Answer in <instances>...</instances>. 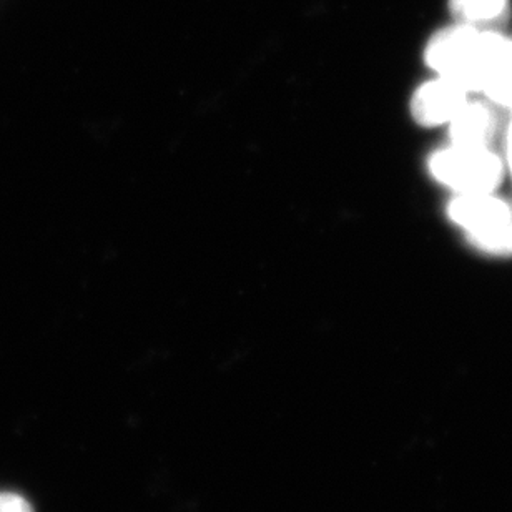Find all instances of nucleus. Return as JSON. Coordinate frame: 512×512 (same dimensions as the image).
I'll list each match as a JSON object with an SVG mask.
<instances>
[{
  "label": "nucleus",
  "mask_w": 512,
  "mask_h": 512,
  "mask_svg": "<svg viewBox=\"0 0 512 512\" xmlns=\"http://www.w3.org/2000/svg\"><path fill=\"white\" fill-rule=\"evenodd\" d=\"M506 172H509L512 178V148H506Z\"/></svg>",
  "instance_id": "nucleus-8"
},
{
  "label": "nucleus",
  "mask_w": 512,
  "mask_h": 512,
  "mask_svg": "<svg viewBox=\"0 0 512 512\" xmlns=\"http://www.w3.org/2000/svg\"><path fill=\"white\" fill-rule=\"evenodd\" d=\"M509 45H511V55H512V39H509Z\"/></svg>",
  "instance_id": "nucleus-9"
},
{
  "label": "nucleus",
  "mask_w": 512,
  "mask_h": 512,
  "mask_svg": "<svg viewBox=\"0 0 512 512\" xmlns=\"http://www.w3.org/2000/svg\"><path fill=\"white\" fill-rule=\"evenodd\" d=\"M458 24L479 30H494L509 15V0H449Z\"/></svg>",
  "instance_id": "nucleus-5"
},
{
  "label": "nucleus",
  "mask_w": 512,
  "mask_h": 512,
  "mask_svg": "<svg viewBox=\"0 0 512 512\" xmlns=\"http://www.w3.org/2000/svg\"><path fill=\"white\" fill-rule=\"evenodd\" d=\"M448 218L471 247L491 256H512V208L494 193L456 195Z\"/></svg>",
  "instance_id": "nucleus-1"
},
{
  "label": "nucleus",
  "mask_w": 512,
  "mask_h": 512,
  "mask_svg": "<svg viewBox=\"0 0 512 512\" xmlns=\"http://www.w3.org/2000/svg\"><path fill=\"white\" fill-rule=\"evenodd\" d=\"M498 115L491 104L468 99L448 124L451 145L491 148L498 135Z\"/></svg>",
  "instance_id": "nucleus-4"
},
{
  "label": "nucleus",
  "mask_w": 512,
  "mask_h": 512,
  "mask_svg": "<svg viewBox=\"0 0 512 512\" xmlns=\"http://www.w3.org/2000/svg\"><path fill=\"white\" fill-rule=\"evenodd\" d=\"M431 177L453 190L466 193H494L503 183L506 163L491 148H468L451 145L434 152L428 160Z\"/></svg>",
  "instance_id": "nucleus-2"
},
{
  "label": "nucleus",
  "mask_w": 512,
  "mask_h": 512,
  "mask_svg": "<svg viewBox=\"0 0 512 512\" xmlns=\"http://www.w3.org/2000/svg\"><path fill=\"white\" fill-rule=\"evenodd\" d=\"M468 99V92H464L461 87L443 77H436L414 90L409 112L414 122L421 127H441L451 122Z\"/></svg>",
  "instance_id": "nucleus-3"
},
{
  "label": "nucleus",
  "mask_w": 512,
  "mask_h": 512,
  "mask_svg": "<svg viewBox=\"0 0 512 512\" xmlns=\"http://www.w3.org/2000/svg\"><path fill=\"white\" fill-rule=\"evenodd\" d=\"M481 94L486 95V99L493 105L503 107V109L512 110V55L511 45H509V57L503 64L498 65L496 69L488 75L484 82Z\"/></svg>",
  "instance_id": "nucleus-6"
},
{
  "label": "nucleus",
  "mask_w": 512,
  "mask_h": 512,
  "mask_svg": "<svg viewBox=\"0 0 512 512\" xmlns=\"http://www.w3.org/2000/svg\"><path fill=\"white\" fill-rule=\"evenodd\" d=\"M0 512H34V508L20 494L0 493Z\"/></svg>",
  "instance_id": "nucleus-7"
}]
</instances>
